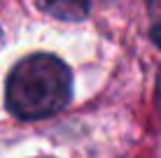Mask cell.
<instances>
[{
  "label": "cell",
  "instance_id": "8992f818",
  "mask_svg": "<svg viewBox=\"0 0 161 158\" xmlns=\"http://www.w3.org/2000/svg\"><path fill=\"white\" fill-rule=\"evenodd\" d=\"M40 158H49V156H40Z\"/></svg>",
  "mask_w": 161,
  "mask_h": 158
},
{
  "label": "cell",
  "instance_id": "7a4b0ae2",
  "mask_svg": "<svg viewBox=\"0 0 161 158\" xmlns=\"http://www.w3.org/2000/svg\"><path fill=\"white\" fill-rule=\"evenodd\" d=\"M44 14H52L63 21H82L89 14V0H35Z\"/></svg>",
  "mask_w": 161,
  "mask_h": 158
},
{
  "label": "cell",
  "instance_id": "277c9868",
  "mask_svg": "<svg viewBox=\"0 0 161 158\" xmlns=\"http://www.w3.org/2000/svg\"><path fill=\"white\" fill-rule=\"evenodd\" d=\"M147 7L152 14H161V0H147Z\"/></svg>",
  "mask_w": 161,
  "mask_h": 158
},
{
  "label": "cell",
  "instance_id": "3957f363",
  "mask_svg": "<svg viewBox=\"0 0 161 158\" xmlns=\"http://www.w3.org/2000/svg\"><path fill=\"white\" fill-rule=\"evenodd\" d=\"M152 42H154V44H157V47L161 49V21L152 26Z\"/></svg>",
  "mask_w": 161,
  "mask_h": 158
},
{
  "label": "cell",
  "instance_id": "6da1fadb",
  "mask_svg": "<svg viewBox=\"0 0 161 158\" xmlns=\"http://www.w3.org/2000/svg\"><path fill=\"white\" fill-rule=\"evenodd\" d=\"M73 98L70 70L54 54H31L12 68L5 84V105L16 119L54 116Z\"/></svg>",
  "mask_w": 161,
  "mask_h": 158
},
{
  "label": "cell",
  "instance_id": "5b68a950",
  "mask_svg": "<svg viewBox=\"0 0 161 158\" xmlns=\"http://www.w3.org/2000/svg\"><path fill=\"white\" fill-rule=\"evenodd\" d=\"M157 105H159V112H161V79H159V91H157Z\"/></svg>",
  "mask_w": 161,
  "mask_h": 158
},
{
  "label": "cell",
  "instance_id": "52a82bcc",
  "mask_svg": "<svg viewBox=\"0 0 161 158\" xmlns=\"http://www.w3.org/2000/svg\"><path fill=\"white\" fill-rule=\"evenodd\" d=\"M0 40H3V33H0Z\"/></svg>",
  "mask_w": 161,
  "mask_h": 158
}]
</instances>
